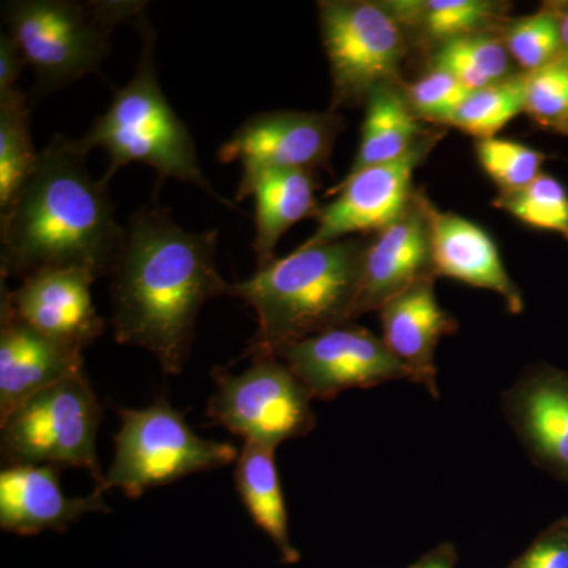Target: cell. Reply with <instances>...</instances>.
Instances as JSON below:
<instances>
[{
    "instance_id": "obj_1",
    "label": "cell",
    "mask_w": 568,
    "mask_h": 568,
    "mask_svg": "<svg viewBox=\"0 0 568 568\" xmlns=\"http://www.w3.org/2000/svg\"><path fill=\"white\" fill-rule=\"evenodd\" d=\"M219 231L183 230L168 207L149 205L125 226L111 272L115 342L155 355L164 375H181L197 316L211 298L227 293L216 268Z\"/></svg>"
},
{
    "instance_id": "obj_2",
    "label": "cell",
    "mask_w": 568,
    "mask_h": 568,
    "mask_svg": "<svg viewBox=\"0 0 568 568\" xmlns=\"http://www.w3.org/2000/svg\"><path fill=\"white\" fill-rule=\"evenodd\" d=\"M78 140L55 134L36 170L0 211V275L24 278L47 268L111 274L125 241L108 183L88 170Z\"/></svg>"
},
{
    "instance_id": "obj_3",
    "label": "cell",
    "mask_w": 568,
    "mask_h": 568,
    "mask_svg": "<svg viewBox=\"0 0 568 568\" xmlns=\"http://www.w3.org/2000/svg\"><path fill=\"white\" fill-rule=\"evenodd\" d=\"M366 242L343 239L298 246L257 268L227 293L252 306L257 332L245 355H276L283 347L353 323L361 294Z\"/></svg>"
},
{
    "instance_id": "obj_4",
    "label": "cell",
    "mask_w": 568,
    "mask_h": 568,
    "mask_svg": "<svg viewBox=\"0 0 568 568\" xmlns=\"http://www.w3.org/2000/svg\"><path fill=\"white\" fill-rule=\"evenodd\" d=\"M138 31L142 47L132 80L115 92L110 108L78 144L88 153L93 149L108 153L110 164L103 182H110L126 164H148L160 183L166 179L190 183L226 207L235 209L205 178L192 133L164 95L155 63L156 32L144 17L138 20Z\"/></svg>"
},
{
    "instance_id": "obj_5",
    "label": "cell",
    "mask_w": 568,
    "mask_h": 568,
    "mask_svg": "<svg viewBox=\"0 0 568 568\" xmlns=\"http://www.w3.org/2000/svg\"><path fill=\"white\" fill-rule=\"evenodd\" d=\"M144 2L10 0L2 3L7 32L36 71L39 97L59 91L100 69L111 33L144 17Z\"/></svg>"
},
{
    "instance_id": "obj_6",
    "label": "cell",
    "mask_w": 568,
    "mask_h": 568,
    "mask_svg": "<svg viewBox=\"0 0 568 568\" xmlns=\"http://www.w3.org/2000/svg\"><path fill=\"white\" fill-rule=\"evenodd\" d=\"M118 414L121 428L114 436V458L99 487L103 491L119 488L129 497H140L148 489L237 462V447L197 436L166 398L142 409L122 407Z\"/></svg>"
},
{
    "instance_id": "obj_7",
    "label": "cell",
    "mask_w": 568,
    "mask_h": 568,
    "mask_svg": "<svg viewBox=\"0 0 568 568\" xmlns=\"http://www.w3.org/2000/svg\"><path fill=\"white\" fill-rule=\"evenodd\" d=\"M102 407L84 373L44 388L0 422L7 466L84 467L102 487L97 435Z\"/></svg>"
},
{
    "instance_id": "obj_8",
    "label": "cell",
    "mask_w": 568,
    "mask_h": 568,
    "mask_svg": "<svg viewBox=\"0 0 568 568\" xmlns=\"http://www.w3.org/2000/svg\"><path fill=\"white\" fill-rule=\"evenodd\" d=\"M317 13L331 67L328 110L361 106L379 85L403 82L410 43L381 0H323Z\"/></svg>"
},
{
    "instance_id": "obj_9",
    "label": "cell",
    "mask_w": 568,
    "mask_h": 568,
    "mask_svg": "<svg viewBox=\"0 0 568 568\" xmlns=\"http://www.w3.org/2000/svg\"><path fill=\"white\" fill-rule=\"evenodd\" d=\"M241 373L224 368L212 373L215 394L207 417L244 437L245 443L272 448L313 432V396L275 355H254Z\"/></svg>"
},
{
    "instance_id": "obj_10",
    "label": "cell",
    "mask_w": 568,
    "mask_h": 568,
    "mask_svg": "<svg viewBox=\"0 0 568 568\" xmlns=\"http://www.w3.org/2000/svg\"><path fill=\"white\" fill-rule=\"evenodd\" d=\"M444 130H429L413 151L395 162L347 173L321 207L317 227L302 246L331 244L347 235L379 233L394 223L413 200L414 174L435 151Z\"/></svg>"
},
{
    "instance_id": "obj_11",
    "label": "cell",
    "mask_w": 568,
    "mask_h": 568,
    "mask_svg": "<svg viewBox=\"0 0 568 568\" xmlns=\"http://www.w3.org/2000/svg\"><path fill=\"white\" fill-rule=\"evenodd\" d=\"M343 129L342 115L331 110L257 112L220 148L219 162L241 163V182L264 171L331 170Z\"/></svg>"
},
{
    "instance_id": "obj_12",
    "label": "cell",
    "mask_w": 568,
    "mask_h": 568,
    "mask_svg": "<svg viewBox=\"0 0 568 568\" xmlns=\"http://www.w3.org/2000/svg\"><path fill=\"white\" fill-rule=\"evenodd\" d=\"M275 357L286 364L313 399H334L351 388L409 381V373L384 339L353 323L295 342Z\"/></svg>"
},
{
    "instance_id": "obj_13",
    "label": "cell",
    "mask_w": 568,
    "mask_h": 568,
    "mask_svg": "<svg viewBox=\"0 0 568 568\" xmlns=\"http://www.w3.org/2000/svg\"><path fill=\"white\" fill-rule=\"evenodd\" d=\"M432 204L425 190L416 189L405 212L366 244L355 317L379 312L381 306L422 280L437 278L429 223Z\"/></svg>"
},
{
    "instance_id": "obj_14",
    "label": "cell",
    "mask_w": 568,
    "mask_h": 568,
    "mask_svg": "<svg viewBox=\"0 0 568 568\" xmlns=\"http://www.w3.org/2000/svg\"><path fill=\"white\" fill-rule=\"evenodd\" d=\"M95 280L84 268H47L21 278L17 290L2 283L0 305L41 334L84 351L104 331L92 301Z\"/></svg>"
},
{
    "instance_id": "obj_15",
    "label": "cell",
    "mask_w": 568,
    "mask_h": 568,
    "mask_svg": "<svg viewBox=\"0 0 568 568\" xmlns=\"http://www.w3.org/2000/svg\"><path fill=\"white\" fill-rule=\"evenodd\" d=\"M500 405L534 465L568 485V372L529 366Z\"/></svg>"
},
{
    "instance_id": "obj_16",
    "label": "cell",
    "mask_w": 568,
    "mask_h": 568,
    "mask_svg": "<svg viewBox=\"0 0 568 568\" xmlns=\"http://www.w3.org/2000/svg\"><path fill=\"white\" fill-rule=\"evenodd\" d=\"M82 353L0 305V422L44 388L84 373Z\"/></svg>"
},
{
    "instance_id": "obj_17",
    "label": "cell",
    "mask_w": 568,
    "mask_h": 568,
    "mask_svg": "<svg viewBox=\"0 0 568 568\" xmlns=\"http://www.w3.org/2000/svg\"><path fill=\"white\" fill-rule=\"evenodd\" d=\"M61 467L7 466L0 473V528L18 536L63 532L88 514H110L103 489L70 497L63 493Z\"/></svg>"
},
{
    "instance_id": "obj_18",
    "label": "cell",
    "mask_w": 568,
    "mask_h": 568,
    "mask_svg": "<svg viewBox=\"0 0 568 568\" xmlns=\"http://www.w3.org/2000/svg\"><path fill=\"white\" fill-rule=\"evenodd\" d=\"M435 283L432 276L414 284L381 306L379 317L381 338L405 366L409 381L420 384L433 398L439 399L436 349L444 336L458 331L459 324L437 301Z\"/></svg>"
},
{
    "instance_id": "obj_19",
    "label": "cell",
    "mask_w": 568,
    "mask_h": 568,
    "mask_svg": "<svg viewBox=\"0 0 568 568\" xmlns=\"http://www.w3.org/2000/svg\"><path fill=\"white\" fill-rule=\"evenodd\" d=\"M433 265L436 276L491 291L504 298L514 315L525 310L521 291L508 275L491 235L455 212L429 207Z\"/></svg>"
},
{
    "instance_id": "obj_20",
    "label": "cell",
    "mask_w": 568,
    "mask_h": 568,
    "mask_svg": "<svg viewBox=\"0 0 568 568\" xmlns=\"http://www.w3.org/2000/svg\"><path fill=\"white\" fill-rule=\"evenodd\" d=\"M315 173L302 170L264 171L250 181L239 182L235 200H254L253 250L257 268L274 263L275 248L295 223L317 219L321 205L316 200Z\"/></svg>"
},
{
    "instance_id": "obj_21",
    "label": "cell",
    "mask_w": 568,
    "mask_h": 568,
    "mask_svg": "<svg viewBox=\"0 0 568 568\" xmlns=\"http://www.w3.org/2000/svg\"><path fill=\"white\" fill-rule=\"evenodd\" d=\"M410 44L432 52L448 41L500 33L511 3L499 0H381Z\"/></svg>"
},
{
    "instance_id": "obj_22",
    "label": "cell",
    "mask_w": 568,
    "mask_h": 568,
    "mask_svg": "<svg viewBox=\"0 0 568 568\" xmlns=\"http://www.w3.org/2000/svg\"><path fill=\"white\" fill-rule=\"evenodd\" d=\"M403 85L405 82L383 84L369 93L349 173L402 159L429 132L407 102Z\"/></svg>"
},
{
    "instance_id": "obj_23",
    "label": "cell",
    "mask_w": 568,
    "mask_h": 568,
    "mask_svg": "<svg viewBox=\"0 0 568 568\" xmlns=\"http://www.w3.org/2000/svg\"><path fill=\"white\" fill-rule=\"evenodd\" d=\"M234 481L254 525L274 541L283 562L297 564L301 552L291 541L275 450L245 443L235 462Z\"/></svg>"
},
{
    "instance_id": "obj_24",
    "label": "cell",
    "mask_w": 568,
    "mask_h": 568,
    "mask_svg": "<svg viewBox=\"0 0 568 568\" xmlns=\"http://www.w3.org/2000/svg\"><path fill=\"white\" fill-rule=\"evenodd\" d=\"M429 69L457 78L470 91L488 88L514 77V61L500 33H480L440 44L428 54Z\"/></svg>"
},
{
    "instance_id": "obj_25",
    "label": "cell",
    "mask_w": 568,
    "mask_h": 568,
    "mask_svg": "<svg viewBox=\"0 0 568 568\" xmlns=\"http://www.w3.org/2000/svg\"><path fill=\"white\" fill-rule=\"evenodd\" d=\"M29 119L31 108L20 89L0 93V211L20 192L39 160Z\"/></svg>"
},
{
    "instance_id": "obj_26",
    "label": "cell",
    "mask_w": 568,
    "mask_h": 568,
    "mask_svg": "<svg viewBox=\"0 0 568 568\" xmlns=\"http://www.w3.org/2000/svg\"><path fill=\"white\" fill-rule=\"evenodd\" d=\"M525 106L526 73L518 71L507 80L470 92L446 126L462 130L477 141L489 140L523 114Z\"/></svg>"
},
{
    "instance_id": "obj_27",
    "label": "cell",
    "mask_w": 568,
    "mask_h": 568,
    "mask_svg": "<svg viewBox=\"0 0 568 568\" xmlns=\"http://www.w3.org/2000/svg\"><path fill=\"white\" fill-rule=\"evenodd\" d=\"M500 37L521 73H532L558 61L562 55L558 7L547 2L526 17L510 18Z\"/></svg>"
},
{
    "instance_id": "obj_28",
    "label": "cell",
    "mask_w": 568,
    "mask_h": 568,
    "mask_svg": "<svg viewBox=\"0 0 568 568\" xmlns=\"http://www.w3.org/2000/svg\"><path fill=\"white\" fill-rule=\"evenodd\" d=\"M493 205L536 230L551 231L568 242V192L552 175L541 173L523 189L497 193Z\"/></svg>"
},
{
    "instance_id": "obj_29",
    "label": "cell",
    "mask_w": 568,
    "mask_h": 568,
    "mask_svg": "<svg viewBox=\"0 0 568 568\" xmlns=\"http://www.w3.org/2000/svg\"><path fill=\"white\" fill-rule=\"evenodd\" d=\"M477 162L499 193L523 189L541 174L547 155L523 142L489 138L476 141Z\"/></svg>"
},
{
    "instance_id": "obj_30",
    "label": "cell",
    "mask_w": 568,
    "mask_h": 568,
    "mask_svg": "<svg viewBox=\"0 0 568 568\" xmlns=\"http://www.w3.org/2000/svg\"><path fill=\"white\" fill-rule=\"evenodd\" d=\"M405 88L406 99L422 122L447 125L448 119L470 95V89L443 70H432Z\"/></svg>"
},
{
    "instance_id": "obj_31",
    "label": "cell",
    "mask_w": 568,
    "mask_h": 568,
    "mask_svg": "<svg viewBox=\"0 0 568 568\" xmlns=\"http://www.w3.org/2000/svg\"><path fill=\"white\" fill-rule=\"evenodd\" d=\"M525 112L548 130L568 119V63L562 58L526 73Z\"/></svg>"
},
{
    "instance_id": "obj_32",
    "label": "cell",
    "mask_w": 568,
    "mask_h": 568,
    "mask_svg": "<svg viewBox=\"0 0 568 568\" xmlns=\"http://www.w3.org/2000/svg\"><path fill=\"white\" fill-rule=\"evenodd\" d=\"M507 568H568V517L549 525Z\"/></svg>"
},
{
    "instance_id": "obj_33",
    "label": "cell",
    "mask_w": 568,
    "mask_h": 568,
    "mask_svg": "<svg viewBox=\"0 0 568 568\" xmlns=\"http://www.w3.org/2000/svg\"><path fill=\"white\" fill-rule=\"evenodd\" d=\"M26 65L28 62L10 33H0V93L18 89V81Z\"/></svg>"
},
{
    "instance_id": "obj_34",
    "label": "cell",
    "mask_w": 568,
    "mask_h": 568,
    "mask_svg": "<svg viewBox=\"0 0 568 568\" xmlns=\"http://www.w3.org/2000/svg\"><path fill=\"white\" fill-rule=\"evenodd\" d=\"M457 549H455L454 544L446 541V544L433 548L432 551L426 552L420 559L406 568H457Z\"/></svg>"
},
{
    "instance_id": "obj_35",
    "label": "cell",
    "mask_w": 568,
    "mask_h": 568,
    "mask_svg": "<svg viewBox=\"0 0 568 568\" xmlns=\"http://www.w3.org/2000/svg\"><path fill=\"white\" fill-rule=\"evenodd\" d=\"M559 11L560 41H562V55L568 63V2H555Z\"/></svg>"
},
{
    "instance_id": "obj_36",
    "label": "cell",
    "mask_w": 568,
    "mask_h": 568,
    "mask_svg": "<svg viewBox=\"0 0 568 568\" xmlns=\"http://www.w3.org/2000/svg\"><path fill=\"white\" fill-rule=\"evenodd\" d=\"M552 132L564 134V136H568V119L566 121L558 123V125L552 126Z\"/></svg>"
}]
</instances>
